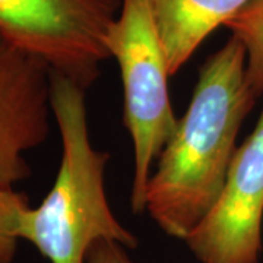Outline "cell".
<instances>
[{"instance_id": "30bf717a", "label": "cell", "mask_w": 263, "mask_h": 263, "mask_svg": "<svg viewBox=\"0 0 263 263\" xmlns=\"http://www.w3.org/2000/svg\"><path fill=\"white\" fill-rule=\"evenodd\" d=\"M86 263H135L127 256L126 247L114 241H97L86 256Z\"/></svg>"}, {"instance_id": "52a82bcc", "label": "cell", "mask_w": 263, "mask_h": 263, "mask_svg": "<svg viewBox=\"0 0 263 263\" xmlns=\"http://www.w3.org/2000/svg\"><path fill=\"white\" fill-rule=\"evenodd\" d=\"M249 2L252 0H149L170 75H176L208 35L227 25Z\"/></svg>"}, {"instance_id": "6da1fadb", "label": "cell", "mask_w": 263, "mask_h": 263, "mask_svg": "<svg viewBox=\"0 0 263 263\" xmlns=\"http://www.w3.org/2000/svg\"><path fill=\"white\" fill-rule=\"evenodd\" d=\"M256 98L245 46L231 37L200 67L192 101L148 181L145 211L167 235L186 240L214 208Z\"/></svg>"}, {"instance_id": "5b68a950", "label": "cell", "mask_w": 263, "mask_h": 263, "mask_svg": "<svg viewBox=\"0 0 263 263\" xmlns=\"http://www.w3.org/2000/svg\"><path fill=\"white\" fill-rule=\"evenodd\" d=\"M263 224V113L235 155L214 208L184 240L200 263H259Z\"/></svg>"}, {"instance_id": "277c9868", "label": "cell", "mask_w": 263, "mask_h": 263, "mask_svg": "<svg viewBox=\"0 0 263 263\" xmlns=\"http://www.w3.org/2000/svg\"><path fill=\"white\" fill-rule=\"evenodd\" d=\"M122 0H0V32L88 89L110 59L108 31Z\"/></svg>"}, {"instance_id": "ba28073f", "label": "cell", "mask_w": 263, "mask_h": 263, "mask_svg": "<svg viewBox=\"0 0 263 263\" xmlns=\"http://www.w3.org/2000/svg\"><path fill=\"white\" fill-rule=\"evenodd\" d=\"M227 28L246 48L247 78L254 94H263V0H252L228 21Z\"/></svg>"}, {"instance_id": "3957f363", "label": "cell", "mask_w": 263, "mask_h": 263, "mask_svg": "<svg viewBox=\"0 0 263 263\" xmlns=\"http://www.w3.org/2000/svg\"><path fill=\"white\" fill-rule=\"evenodd\" d=\"M107 48L120 67L124 89V124L135 151L130 203L145 211L152 164L171 139L179 119L168 94V65L152 18L149 0H122L107 35Z\"/></svg>"}, {"instance_id": "7a4b0ae2", "label": "cell", "mask_w": 263, "mask_h": 263, "mask_svg": "<svg viewBox=\"0 0 263 263\" xmlns=\"http://www.w3.org/2000/svg\"><path fill=\"white\" fill-rule=\"evenodd\" d=\"M85 91L51 70V111L62 141L56 180L37 208L21 219L19 237L50 263H86L91 247L108 240L135 249L138 238L120 224L108 205L104 171L108 152L89 141Z\"/></svg>"}, {"instance_id": "9c48e42d", "label": "cell", "mask_w": 263, "mask_h": 263, "mask_svg": "<svg viewBox=\"0 0 263 263\" xmlns=\"http://www.w3.org/2000/svg\"><path fill=\"white\" fill-rule=\"evenodd\" d=\"M29 208L27 195L15 189L0 187V263H13L24 212Z\"/></svg>"}, {"instance_id": "8992f818", "label": "cell", "mask_w": 263, "mask_h": 263, "mask_svg": "<svg viewBox=\"0 0 263 263\" xmlns=\"http://www.w3.org/2000/svg\"><path fill=\"white\" fill-rule=\"evenodd\" d=\"M51 69L0 32V187L28 179L25 154L50 135Z\"/></svg>"}]
</instances>
